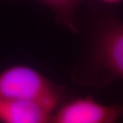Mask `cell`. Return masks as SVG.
I'll return each mask as SVG.
<instances>
[{
	"mask_svg": "<svg viewBox=\"0 0 123 123\" xmlns=\"http://www.w3.org/2000/svg\"><path fill=\"white\" fill-rule=\"evenodd\" d=\"M72 76L76 82L95 88L122 80L123 25L118 18L112 17L98 24Z\"/></svg>",
	"mask_w": 123,
	"mask_h": 123,
	"instance_id": "1",
	"label": "cell"
},
{
	"mask_svg": "<svg viewBox=\"0 0 123 123\" xmlns=\"http://www.w3.org/2000/svg\"><path fill=\"white\" fill-rule=\"evenodd\" d=\"M65 89L34 69L16 65L0 73V100H30L55 110Z\"/></svg>",
	"mask_w": 123,
	"mask_h": 123,
	"instance_id": "2",
	"label": "cell"
},
{
	"mask_svg": "<svg viewBox=\"0 0 123 123\" xmlns=\"http://www.w3.org/2000/svg\"><path fill=\"white\" fill-rule=\"evenodd\" d=\"M122 115L118 105H103L86 96L70 100L55 110L50 123H113Z\"/></svg>",
	"mask_w": 123,
	"mask_h": 123,
	"instance_id": "3",
	"label": "cell"
},
{
	"mask_svg": "<svg viewBox=\"0 0 123 123\" xmlns=\"http://www.w3.org/2000/svg\"><path fill=\"white\" fill-rule=\"evenodd\" d=\"M55 110L30 100H0V122L3 123L50 122Z\"/></svg>",
	"mask_w": 123,
	"mask_h": 123,
	"instance_id": "4",
	"label": "cell"
},
{
	"mask_svg": "<svg viewBox=\"0 0 123 123\" xmlns=\"http://www.w3.org/2000/svg\"><path fill=\"white\" fill-rule=\"evenodd\" d=\"M55 14L57 21L74 34L78 33L75 14L82 0H36Z\"/></svg>",
	"mask_w": 123,
	"mask_h": 123,
	"instance_id": "5",
	"label": "cell"
},
{
	"mask_svg": "<svg viewBox=\"0 0 123 123\" xmlns=\"http://www.w3.org/2000/svg\"><path fill=\"white\" fill-rule=\"evenodd\" d=\"M102 1L106 2V3H109V4H118L122 0H102Z\"/></svg>",
	"mask_w": 123,
	"mask_h": 123,
	"instance_id": "6",
	"label": "cell"
}]
</instances>
